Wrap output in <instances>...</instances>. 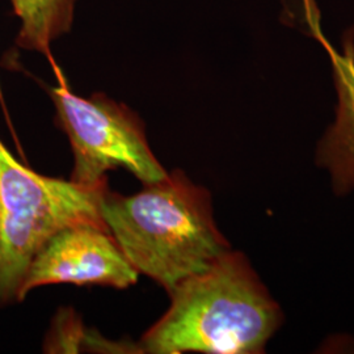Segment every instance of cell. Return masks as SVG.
I'll use <instances>...</instances> for the list:
<instances>
[{
    "label": "cell",
    "instance_id": "obj_1",
    "mask_svg": "<svg viewBox=\"0 0 354 354\" xmlns=\"http://www.w3.org/2000/svg\"><path fill=\"white\" fill-rule=\"evenodd\" d=\"M168 294V311L142 337L143 353H264L283 322L248 259L231 250Z\"/></svg>",
    "mask_w": 354,
    "mask_h": 354
},
{
    "label": "cell",
    "instance_id": "obj_2",
    "mask_svg": "<svg viewBox=\"0 0 354 354\" xmlns=\"http://www.w3.org/2000/svg\"><path fill=\"white\" fill-rule=\"evenodd\" d=\"M102 214L130 264L168 292L231 250L215 225L210 193L180 171L134 196L108 190Z\"/></svg>",
    "mask_w": 354,
    "mask_h": 354
},
{
    "label": "cell",
    "instance_id": "obj_3",
    "mask_svg": "<svg viewBox=\"0 0 354 354\" xmlns=\"http://www.w3.org/2000/svg\"><path fill=\"white\" fill-rule=\"evenodd\" d=\"M108 190V181L83 185L39 175L0 140V308L20 302L26 270L54 234L77 225L108 230L102 214Z\"/></svg>",
    "mask_w": 354,
    "mask_h": 354
},
{
    "label": "cell",
    "instance_id": "obj_4",
    "mask_svg": "<svg viewBox=\"0 0 354 354\" xmlns=\"http://www.w3.org/2000/svg\"><path fill=\"white\" fill-rule=\"evenodd\" d=\"M53 68L58 84L49 88V93L55 106L57 124L67 134L74 152L71 181L96 185L106 181V171L120 167L143 184H151L168 175L152 153L138 114L104 93L77 96L59 67L55 64Z\"/></svg>",
    "mask_w": 354,
    "mask_h": 354
},
{
    "label": "cell",
    "instance_id": "obj_5",
    "mask_svg": "<svg viewBox=\"0 0 354 354\" xmlns=\"http://www.w3.org/2000/svg\"><path fill=\"white\" fill-rule=\"evenodd\" d=\"M113 235L104 228L77 225L62 228L36 253L26 270L19 299L45 285H102L127 289L138 279Z\"/></svg>",
    "mask_w": 354,
    "mask_h": 354
},
{
    "label": "cell",
    "instance_id": "obj_7",
    "mask_svg": "<svg viewBox=\"0 0 354 354\" xmlns=\"http://www.w3.org/2000/svg\"><path fill=\"white\" fill-rule=\"evenodd\" d=\"M77 0H10L19 20L16 45L45 55L53 66L51 45L70 33Z\"/></svg>",
    "mask_w": 354,
    "mask_h": 354
},
{
    "label": "cell",
    "instance_id": "obj_6",
    "mask_svg": "<svg viewBox=\"0 0 354 354\" xmlns=\"http://www.w3.org/2000/svg\"><path fill=\"white\" fill-rule=\"evenodd\" d=\"M337 91L336 117L317 147V165L328 172L335 194L354 192V42L345 41L344 54L324 41Z\"/></svg>",
    "mask_w": 354,
    "mask_h": 354
}]
</instances>
